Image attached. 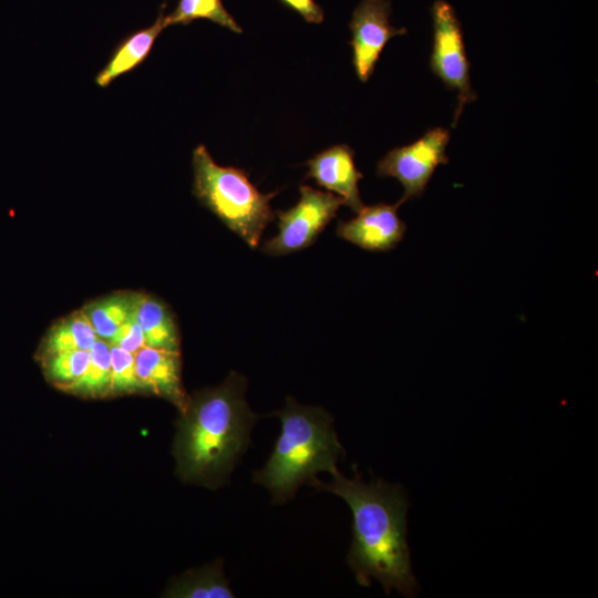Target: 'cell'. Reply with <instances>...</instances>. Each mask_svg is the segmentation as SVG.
I'll use <instances>...</instances> for the list:
<instances>
[{"label":"cell","mask_w":598,"mask_h":598,"mask_svg":"<svg viewBox=\"0 0 598 598\" xmlns=\"http://www.w3.org/2000/svg\"><path fill=\"white\" fill-rule=\"evenodd\" d=\"M353 468L352 478L337 470L330 474V483L316 480L312 484L318 491L340 496L352 512V543L347 564L361 586H369L374 578L386 595L396 590L414 597L419 586L406 540L409 501L405 492L399 484L382 478L365 483L355 465Z\"/></svg>","instance_id":"cell-1"},{"label":"cell","mask_w":598,"mask_h":598,"mask_svg":"<svg viewBox=\"0 0 598 598\" xmlns=\"http://www.w3.org/2000/svg\"><path fill=\"white\" fill-rule=\"evenodd\" d=\"M246 389L247 379L231 371L221 384L187 396L178 410L172 448L181 481L212 489L227 482L250 444L257 419Z\"/></svg>","instance_id":"cell-2"},{"label":"cell","mask_w":598,"mask_h":598,"mask_svg":"<svg viewBox=\"0 0 598 598\" xmlns=\"http://www.w3.org/2000/svg\"><path fill=\"white\" fill-rule=\"evenodd\" d=\"M274 415L280 419L281 431L264 467L252 472V481L269 489L277 504L293 498L301 485L312 486L318 473L337 471L346 452L333 416L321 406H305L288 396Z\"/></svg>","instance_id":"cell-3"},{"label":"cell","mask_w":598,"mask_h":598,"mask_svg":"<svg viewBox=\"0 0 598 598\" xmlns=\"http://www.w3.org/2000/svg\"><path fill=\"white\" fill-rule=\"evenodd\" d=\"M192 163L194 196L249 247L256 248L276 217L270 199L278 192H259L245 171L218 165L203 144L194 148Z\"/></svg>","instance_id":"cell-4"},{"label":"cell","mask_w":598,"mask_h":598,"mask_svg":"<svg viewBox=\"0 0 598 598\" xmlns=\"http://www.w3.org/2000/svg\"><path fill=\"white\" fill-rule=\"evenodd\" d=\"M431 13L433 43L430 68L448 90L457 93L453 120L455 126L464 106L477 97L471 85V63L467 60L462 27L454 8L445 0H435Z\"/></svg>","instance_id":"cell-5"},{"label":"cell","mask_w":598,"mask_h":598,"mask_svg":"<svg viewBox=\"0 0 598 598\" xmlns=\"http://www.w3.org/2000/svg\"><path fill=\"white\" fill-rule=\"evenodd\" d=\"M344 200L330 192L300 186V199L287 210H277L278 233L262 245L269 256H283L311 246L336 217Z\"/></svg>","instance_id":"cell-6"},{"label":"cell","mask_w":598,"mask_h":598,"mask_svg":"<svg viewBox=\"0 0 598 598\" xmlns=\"http://www.w3.org/2000/svg\"><path fill=\"white\" fill-rule=\"evenodd\" d=\"M448 141L450 132L446 128H431L417 141L391 150L378 162V176L394 177L404 188L403 196L396 203L399 206L420 197L436 167L448 163Z\"/></svg>","instance_id":"cell-7"},{"label":"cell","mask_w":598,"mask_h":598,"mask_svg":"<svg viewBox=\"0 0 598 598\" xmlns=\"http://www.w3.org/2000/svg\"><path fill=\"white\" fill-rule=\"evenodd\" d=\"M389 0H361L350 21L352 63L360 81L367 82L373 74L384 45L395 35L406 33L405 28L390 23Z\"/></svg>","instance_id":"cell-8"},{"label":"cell","mask_w":598,"mask_h":598,"mask_svg":"<svg viewBox=\"0 0 598 598\" xmlns=\"http://www.w3.org/2000/svg\"><path fill=\"white\" fill-rule=\"evenodd\" d=\"M398 204L364 206L350 220H340L337 236L368 251H388L404 237L406 225L398 216Z\"/></svg>","instance_id":"cell-9"},{"label":"cell","mask_w":598,"mask_h":598,"mask_svg":"<svg viewBox=\"0 0 598 598\" xmlns=\"http://www.w3.org/2000/svg\"><path fill=\"white\" fill-rule=\"evenodd\" d=\"M307 165V177L338 194L353 212L358 213L364 207L359 192V181L363 174L355 167L354 152L350 146L333 145L316 154Z\"/></svg>","instance_id":"cell-10"},{"label":"cell","mask_w":598,"mask_h":598,"mask_svg":"<svg viewBox=\"0 0 598 598\" xmlns=\"http://www.w3.org/2000/svg\"><path fill=\"white\" fill-rule=\"evenodd\" d=\"M135 371L143 393L161 396L178 410L188 394L182 382L181 352L142 347L135 354Z\"/></svg>","instance_id":"cell-11"},{"label":"cell","mask_w":598,"mask_h":598,"mask_svg":"<svg viewBox=\"0 0 598 598\" xmlns=\"http://www.w3.org/2000/svg\"><path fill=\"white\" fill-rule=\"evenodd\" d=\"M165 6H162L156 20L147 28L138 29L116 43L105 65L94 78L100 87H107L117 78L132 72L150 55L152 48L165 25Z\"/></svg>","instance_id":"cell-12"},{"label":"cell","mask_w":598,"mask_h":598,"mask_svg":"<svg viewBox=\"0 0 598 598\" xmlns=\"http://www.w3.org/2000/svg\"><path fill=\"white\" fill-rule=\"evenodd\" d=\"M136 318L144 333L145 346L181 352V339L171 309L159 299L141 293Z\"/></svg>","instance_id":"cell-13"},{"label":"cell","mask_w":598,"mask_h":598,"mask_svg":"<svg viewBox=\"0 0 598 598\" xmlns=\"http://www.w3.org/2000/svg\"><path fill=\"white\" fill-rule=\"evenodd\" d=\"M97 336L82 309L58 320L42 338L35 359L61 352L91 350Z\"/></svg>","instance_id":"cell-14"},{"label":"cell","mask_w":598,"mask_h":598,"mask_svg":"<svg viewBox=\"0 0 598 598\" xmlns=\"http://www.w3.org/2000/svg\"><path fill=\"white\" fill-rule=\"evenodd\" d=\"M164 597L172 598H234L235 595L224 574L223 559L189 569L174 578Z\"/></svg>","instance_id":"cell-15"},{"label":"cell","mask_w":598,"mask_h":598,"mask_svg":"<svg viewBox=\"0 0 598 598\" xmlns=\"http://www.w3.org/2000/svg\"><path fill=\"white\" fill-rule=\"evenodd\" d=\"M141 293L118 291L85 305L82 310L97 338L112 343L121 326L136 311Z\"/></svg>","instance_id":"cell-16"},{"label":"cell","mask_w":598,"mask_h":598,"mask_svg":"<svg viewBox=\"0 0 598 598\" xmlns=\"http://www.w3.org/2000/svg\"><path fill=\"white\" fill-rule=\"evenodd\" d=\"M90 355L91 360L86 372L69 393L85 399L111 396L110 344L97 338L90 350Z\"/></svg>","instance_id":"cell-17"},{"label":"cell","mask_w":598,"mask_h":598,"mask_svg":"<svg viewBox=\"0 0 598 598\" xmlns=\"http://www.w3.org/2000/svg\"><path fill=\"white\" fill-rule=\"evenodd\" d=\"M90 360V350H74L43 357L38 361L47 381L69 393L86 372Z\"/></svg>","instance_id":"cell-18"},{"label":"cell","mask_w":598,"mask_h":598,"mask_svg":"<svg viewBox=\"0 0 598 598\" xmlns=\"http://www.w3.org/2000/svg\"><path fill=\"white\" fill-rule=\"evenodd\" d=\"M197 19H207L233 32H241L221 0H178L176 8L165 16V25L189 24Z\"/></svg>","instance_id":"cell-19"},{"label":"cell","mask_w":598,"mask_h":598,"mask_svg":"<svg viewBox=\"0 0 598 598\" xmlns=\"http://www.w3.org/2000/svg\"><path fill=\"white\" fill-rule=\"evenodd\" d=\"M111 358V396L142 392L136 375L134 354L110 344Z\"/></svg>","instance_id":"cell-20"},{"label":"cell","mask_w":598,"mask_h":598,"mask_svg":"<svg viewBox=\"0 0 598 598\" xmlns=\"http://www.w3.org/2000/svg\"><path fill=\"white\" fill-rule=\"evenodd\" d=\"M111 344L133 354L145 346L144 333L137 321L136 311L121 326Z\"/></svg>","instance_id":"cell-21"},{"label":"cell","mask_w":598,"mask_h":598,"mask_svg":"<svg viewBox=\"0 0 598 598\" xmlns=\"http://www.w3.org/2000/svg\"><path fill=\"white\" fill-rule=\"evenodd\" d=\"M285 6L299 13L307 22L321 23L323 11L315 0H280Z\"/></svg>","instance_id":"cell-22"}]
</instances>
